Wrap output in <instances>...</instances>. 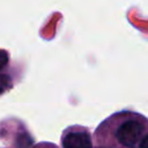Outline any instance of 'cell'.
I'll return each mask as SVG.
<instances>
[{
	"mask_svg": "<svg viewBox=\"0 0 148 148\" xmlns=\"http://www.w3.org/2000/svg\"><path fill=\"white\" fill-rule=\"evenodd\" d=\"M143 132V126L136 120H127L119 126L116 132L118 141L125 147H134Z\"/></svg>",
	"mask_w": 148,
	"mask_h": 148,
	"instance_id": "6da1fadb",
	"label": "cell"
},
{
	"mask_svg": "<svg viewBox=\"0 0 148 148\" xmlns=\"http://www.w3.org/2000/svg\"><path fill=\"white\" fill-rule=\"evenodd\" d=\"M64 148H92L90 136L84 132H72L62 139Z\"/></svg>",
	"mask_w": 148,
	"mask_h": 148,
	"instance_id": "7a4b0ae2",
	"label": "cell"
},
{
	"mask_svg": "<svg viewBox=\"0 0 148 148\" xmlns=\"http://www.w3.org/2000/svg\"><path fill=\"white\" fill-rule=\"evenodd\" d=\"M10 86V77L6 74H0V94L7 90Z\"/></svg>",
	"mask_w": 148,
	"mask_h": 148,
	"instance_id": "3957f363",
	"label": "cell"
},
{
	"mask_svg": "<svg viewBox=\"0 0 148 148\" xmlns=\"http://www.w3.org/2000/svg\"><path fill=\"white\" fill-rule=\"evenodd\" d=\"M8 60H9L8 53L5 50H0V69H2L7 65Z\"/></svg>",
	"mask_w": 148,
	"mask_h": 148,
	"instance_id": "277c9868",
	"label": "cell"
},
{
	"mask_svg": "<svg viewBox=\"0 0 148 148\" xmlns=\"http://www.w3.org/2000/svg\"><path fill=\"white\" fill-rule=\"evenodd\" d=\"M140 148H148V135H145V136L141 139Z\"/></svg>",
	"mask_w": 148,
	"mask_h": 148,
	"instance_id": "5b68a950",
	"label": "cell"
}]
</instances>
